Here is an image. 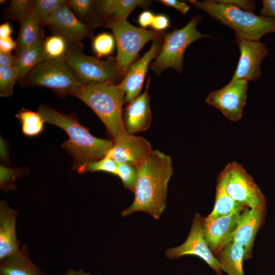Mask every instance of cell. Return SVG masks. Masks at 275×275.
I'll return each instance as SVG.
<instances>
[{
	"label": "cell",
	"instance_id": "cb8c5ba5",
	"mask_svg": "<svg viewBox=\"0 0 275 275\" xmlns=\"http://www.w3.org/2000/svg\"><path fill=\"white\" fill-rule=\"evenodd\" d=\"M17 48L35 45L43 42V25L30 12L20 22Z\"/></svg>",
	"mask_w": 275,
	"mask_h": 275
},
{
	"label": "cell",
	"instance_id": "7c38bea8",
	"mask_svg": "<svg viewBox=\"0 0 275 275\" xmlns=\"http://www.w3.org/2000/svg\"><path fill=\"white\" fill-rule=\"evenodd\" d=\"M45 26L54 35L63 37L69 45L77 46L81 48L82 40L92 36L91 26L77 18L66 3L52 13Z\"/></svg>",
	"mask_w": 275,
	"mask_h": 275
},
{
	"label": "cell",
	"instance_id": "8fae6325",
	"mask_svg": "<svg viewBox=\"0 0 275 275\" xmlns=\"http://www.w3.org/2000/svg\"><path fill=\"white\" fill-rule=\"evenodd\" d=\"M248 86L247 80H231L223 88L210 93L205 101L219 110L230 121L237 122L242 116Z\"/></svg>",
	"mask_w": 275,
	"mask_h": 275
},
{
	"label": "cell",
	"instance_id": "277c9868",
	"mask_svg": "<svg viewBox=\"0 0 275 275\" xmlns=\"http://www.w3.org/2000/svg\"><path fill=\"white\" fill-rule=\"evenodd\" d=\"M195 7L204 10L213 18L235 31L243 38L260 41L264 35L275 33V18L258 16L218 1H189Z\"/></svg>",
	"mask_w": 275,
	"mask_h": 275
},
{
	"label": "cell",
	"instance_id": "3957f363",
	"mask_svg": "<svg viewBox=\"0 0 275 275\" xmlns=\"http://www.w3.org/2000/svg\"><path fill=\"white\" fill-rule=\"evenodd\" d=\"M125 95L120 82L116 84L108 81L83 85L73 95L97 114L114 141L126 132L122 112Z\"/></svg>",
	"mask_w": 275,
	"mask_h": 275
},
{
	"label": "cell",
	"instance_id": "e0dca14e",
	"mask_svg": "<svg viewBox=\"0 0 275 275\" xmlns=\"http://www.w3.org/2000/svg\"><path fill=\"white\" fill-rule=\"evenodd\" d=\"M266 208H246L242 212L234 236L233 242L241 245L244 250V260L253 256L255 238L263 224Z\"/></svg>",
	"mask_w": 275,
	"mask_h": 275
},
{
	"label": "cell",
	"instance_id": "44dd1931",
	"mask_svg": "<svg viewBox=\"0 0 275 275\" xmlns=\"http://www.w3.org/2000/svg\"><path fill=\"white\" fill-rule=\"evenodd\" d=\"M1 275H43L31 260L27 246L1 261Z\"/></svg>",
	"mask_w": 275,
	"mask_h": 275
},
{
	"label": "cell",
	"instance_id": "e575fe53",
	"mask_svg": "<svg viewBox=\"0 0 275 275\" xmlns=\"http://www.w3.org/2000/svg\"><path fill=\"white\" fill-rule=\"evenodd\" d=\"M150 26L154 31L163 32L164 30L170 26V20L169 18L164 14H157L154 15Z\"/></svg>",
	"mask_w": 275,
	"mask_h": 275
},
{
	"label": "cell",
	"instance_id": "ffe728a7",
	"mask_svg": "<svg viewBox=\"0 0 275 275\" xmlns=\"http://www.w3.org/2000/svg\"><path fill=\"white\" fill-rule=\"evenodd\" d=\"M150 2L141 0H104L97 1V14L105 23L125 20L136 7H147Z\"/></svg>",
	"mask_w": 275,
	"mask_h": 275
},
{
	"label": "cell",
	"instance_id": "4dcf8cb0",
	"mask_svg": "<svg viewBox=\"0 0 275 275\" xmlns=\"http://www.w3.org/2000/svg\"><path fill=\"white\" fill-rule=\"evenodd\" d=\"M118 167V164L113 159L105 156L99 160L91 162L81 167L77 171L79 173L101 171L117 176Z\"/></svg>",
	"mask_w": 275,
	"mask_h": 275
},
{
	"label": "cell",
	"instance_id": "f6af8a7d",
	"mask_svg": "<svg viewBox=\"0 0 275 275\" xmlns=\"http://www.w3.org/2000/svg\"><path fill=\"white\" fill-rule=\"evenodd\" d=\"M65 275H91L89 273L84 272L82 269L75 270L69 269Z\"/></svg>",
	"mask_w": 275,
	"mask_h": 275
},
{
	"label": "cell",
	"instance_id": "603a6c76",
	"mask_svg": "<svg viewBox=\"0 0 275 275\" xmlns=\"http://www.w3.org/2000/svg\"><path fill=\"white\" fill-rule=\"evenodd\" d=\"M216 258L222 270L228 275H244V250L241 245L234 242L229 243L217 255Z\"/></svg>",
	"mask_w": 275,
	"mask_h": 275
},
{
	"label": "cell",
	"instance_id": "8992f818",
	"mask_svg": "<svg viewBox=\"0 0 275 275\" xmlns=\"http://www.w3.org/2000/svg\"><path fill=\"white\" fill-rule=\"evenodd\" d=\"M201 17L196 15L183 28L175 29L163 36L161 48L151 69L157 74H160L168 68L172 67L178 72L183 69V60L186 48L196 40L210 36L200 33L197 25Z\"/></svg>",
	"mask_w": 275,
	"mask_h": 275
},
{
	"label": "cell",
	"instance_id": "30bf717a",
	"mask_svg": "<svg viewBox=\"0 0 275 275\" xmlns=\"http://www.w3.org/2000/svg\"><path fill=\"white\" fill-rule=\"evenodd\" d=\"M202 223L203 217L197 212L185 241L179 246L168 249L165 255L170 259L186 255L197 256L204 261L217 275H222L221 266L205 239Z\"/></svg>",
	"mask_w": 275,
	"mask_h": 275
},
{
	"label": "cell",
	"instance_id": "b9f144b4",
	"mask_svg": "<svg viewBox=\"0 0 275 275\" xmlns=\"http://www.w3.org/2000/svg\"><path fill=\"white\" fill-rule=\"evenodd\" d=\"M15 62V56H13L10 53L0 51V67H14Z\"/></svg>",
	"mask_w": 275,
	"mask_h": 275
},
{
	"label": "cell",
	"instance_id": "f1b7e54d",
	"mask_svg": "<svg viewBox=\"0 0 275 275\" xmlns=\"http://www.w3.org/2000/svg\"><path fill=\"white\" fill-rule=\"evenodd\" d=\"M33 1L13 0L4 10V16L6 19L19 21L20 22L30 12Z\"/></svg>",
	"mask_w": 275,
	"mask_h": 275
},
{
	"label": "cell",
	"instance_id": "d590c367",
	"mask_svg": "<svg viewBox=\"0 0 275 275\" xmlns=\"http://www.w3.org/2000/svg\"><path fill=\"white\" fill-rule=\"evenodd\" d=\"M219 2L232 5L243 10L252 12L255 9V1L245 0H220Z\"/></svg>",
	"mask_w": 275,
	"mask_h": 275
},
{
	"label": "cell",
	"instance_id": "5bb4252c",
	"mask_svg": "<svg viewBox=\"0 0 275 275\" xmlns=\"http://www.w3.org/2000/svg\"><path fill=\"white\" fill-rule=\"evenodd\" d=\"M246 208L212 219L203 217L205 238L214 255H218L227 245L233 242L240 215Z\"/></svg>",
	"mask_w": 275,
	"mask_h": 275
},
{
	"label": "cell",
	"instance_id": "ee69618b",
	"mask_svg": "<svg viewBox=\"0 0 275 275\" xmlns=\"http://www.w3.org/2000/svg\"><path fill=\"white\" fill-rule=\"evenodd\" d=\"M6 146L5 144V143L4 141L1 139V158L4 160H6V159L8 158L7 157V153L6 152Z\"/></svg>",
	"mask_w": 275,
	"mask_h": 275
},
{
	"label": "cell",
	"instance_id": "ba28073f",
	"mask_svg": "<svg viewBox=\"0 0 275 275\" xmlns=\"http://www.w3.org/2000/svg\"><path fill=\"white\" fill-rule=\"evenodd\" d=\"M105 23L106 26L113 31L117 46L116 59L119 67L124 74L145 44L163 36V32L138 28L126 20L108 21Z\"/></svg>",
	"mask_w": 275,
	"mask_h": 275
},
{
	"label": "cell",
	"instance_id": "836d02e7",
	"mask_svg": "<svg viewBox=\"0 0 275 275\" xmlns=\"http://www.w3.org/2000/svg\"><path fill=\"white\" fill-rule=\"evenodd\" d=\"M97 1L91 0H68L66 5L81 19H89L93 10L96 7Z\"/></svg>",
	"mask_w": 275,
	"mask_h": 275
},
{
	"label": "cell",
	"instance_id": "9a60e30c",
	"mask_svg": "<svg viewBox=\"0 0 275 275\" xmlns=\"http://www.w3.org/2000/svg\"><path fill=\"white\" fill-rule=\"evenodd\" d=\"M153 151L151 144L146 139L125 132L114 141L113 148L106 156L112 158L118 164L138 167Z\"/></svg>",
	"mask_w": 275,
	"mask_h": 275
},
{
	"label": "cell",
	"instance_id": "9c48e42d",
	"mask_svg": "<svg viewBox=\"0 0 275 275\" xmlns=\"http://www.w3.org/2000/svg\"><path fill=\"white\" fill-rule=\"evenodd\" d=\"M218 176L227 193L238 203L250 208L266 207L264 195L253 177L239 163L230 162Z\"/></svg>",
	"mask_w": 275,
	"mask_h": 275
},
{
	"label": "cell",
	"instance_id": "d4e9b609",
	"mask_svg": "<svg viewBox=\"0 0 275 275\" xmlns=\"http://www.w3.org/2000/svg\"><path fill=\"white\" fill-rule=\"evenodd\" d=\"M247 207L233 200L226 190L224 182L218 176L216 185L215 202L211 212L205 218L212 219L229 214L239 209Z\"/></svg>",
	"mask_w": 275,
	"mask_h": 275
},
{
	"label": "cell",
	"instance_id": "5b68a950",
	"mask_svg": "<svg viewBox=\"0 0 275 275\" xmlns=\"http://www.w3.org/2000/svg\"><path fill=\"white\" fill-rule=\"evenodd\" d=\"M22 87L41 86L60 96L72 95L83 84L67 64L65 57L46 58L35 66L20 82Z\"/></svg>",
	"mask_w": 275,
	"mask_h": 275
},
{
	"label": "cell",
	"instance_id": "d6986e66",
	"mask_svg": "<svg viewBox=\"0 0 275 275\" xmlns=\"http://www.w3.org/2000/svg\"><path fill=\"white\" fill-rule=\"evenodd\" d=\"M17 212L5 201L0 204V260L20 249L16 234Z\"/></svg>",
	"mask_w": 275,
	"mask_h": 275
},
{
	"label": "cell",
	"instance_id": "f35d334b",
	"mask_svg": "<svg viewBox=\"0 0 275 275\" xmlns=\"http://www.w3.org/2000/svg\"><path fill=\"white\" fill-rule=\"evenodd\" d=\"M159 1L164 6L178 10L183 15L186 14L190 9L189 6L184 2L176 0H160Z\"/></svg>",
	"mask_w": 275,
	"mask_h": 275
},
{
	"label": "cell",
	"instance_id": "83f0119b",
	"mask_svg": "<svg viewBox=\"0 0 275 275\" xmlns=\"http://www.w3.org/2000/svg\"><path fill=\"white\" fill-rule=\"evenodd\" d=\"M69 44L62 37L53 35L44 39L43 49L46 58L60 59L65 57Z\"/></svg>",
	"mask_w": 275,
	"mask_h": 275
},
{
	"label": "cell",
	"instance_id": "f546056e",
	"mask_svg": "<svg viewBox=\"0 0 275 275\" xmlns=\"http://www.w3.org/2000/svg\"><path fill=\"white\" fill-rule=\"evenodd\" d=\"M115 47L114 35L102 33L97 35L92 40V48L98 58L112 54Z\"/></svg>",
	"mask_w": 275,
	"mask_h": 275
},
{
	"label": "cell",
	"instance_id": "60d3db41",
	"mask_svg": "<svg viewBox=\"0 0 275 275\" xmlns=\"http://www.w3.org/2000/svg\"><path fill=\"white\" fill-rule=\"evenodd\" d=\"M17 46V42L11 37L0 39V51L11 53Z\"/></svg>",
	"mask_w": 275,
	"mask_h": 275
},
{
	"label": "cell",
	"instance_id": "484cf974",
	"mask_svg": "<svg viewBox=\"0 0 275 275\" xmlns=\"http://www.w3.org/2000/svg\"><path fill=\"white\" fill-rule=\"evenodd\" d=\"M19 120L23 133L28 136H34L42 132L45 122L38 112L22 108L16 115Z\"/></svg>",
	"mask_w": 275,
	"mask_h": 275
},
{
	"label": "cell",
	"instance_id": "6da1fadb",
	"mask_svg": "<svg viewBox=\"0 0 275 275\" xmlns=\"http://www.w3.org/2000/svg\"><path fill=\"white\" fill-rule=\"evenodd\" d=\"M136 168L134 200L121 215L142 211L158 219L166 207L168 184L173 173L172 159L158 150H153Z\"/></svg>",
	"mask_w": 275,
	"mask_h": 275
},
{
	"label": "cell",
	"instance_id": "4fadbf2b",
	"mask_svg": "<svg viewBox=\"0 0 275 275\" xmlns=\"http://www.w3.org/2000/svg\"><path fill=\"white\" fill-rule=\"evenodd\" d=\"M240 57L231 80H255L261 74L260 65L268 50L260 41L246 39L235 35Z\"/></svg>",
	"mask_w": 275,
	"mask_h": 275
},
{
	"label": "cell",
	"instance_id": "d6a6232c",
	"mask_svg": "<svg viewBox=\"0 0 275 275\" xmlns=\"http://www.w3.org/2000/svg\"><path fill=\"white\" fill-rule=\"evenodd\" d=\"M117 176L125 188L134 192L138 178L136 167L127 164H118Z\"/></svg>",
	"mask_w": 275,
	"mask_h": 275
},
{
	"label": "cell",
	"instance_id": "52a82bcc",
	"mask_svg": "<svg viewBox=\"0 0 275 275\" xmlns=\"http://www.w3.org/2000/svg\"><path fill=\"white\" fill-rule=\"evenodd\" d=\"M65 60L83 85L92 82L121 81L125 74L119 67L116 58L106 60L87 56L78 46L69 45Z\"/></svg>",
	"mask_w": 275,
	"mask_h": 275
},
{
	"label": "cell",
	"instance_id": "7402d4cb",
	"mask_svg": "<svg viewBox=\"0 0 275 275\" xmlns=\"http://www.w3.org/2000/svg\"><path fill=\"white\" fill-rule=\"evenodd\" d=\"M43 43L16 48V62L14 67L19 83L35 66L46 59L43 49Z\"/></svg>",
	"mask_w": 275,
	"mask_h": 275
},
{
	"label": "cell",
	"instance_id": "2e32d148",
	"mask_svg": "<svg viewBox=\"0 0 275 275\" xmlns=\"http://www.w3.org/2000/svg\"><path fill=\"white\" fill-rule=\"evenodd\" d=\"M161 38L153 41L150 49L139 60L132 63L120 81L125 91V102L130 103L140 94L148 66L158 54L161 45Z\"/></svg>",
	"mask_w": 275,
	"mask_h": 275
},
{
	"label": "cell",
	"instance_id": "ab89813d",
	"mask_svg": "<svg viewBox=\"0 0 275 275\" xmlns=\"http://www.w3.org/2000/svg\"><path fill=\"white\" fill-rule=\"evenodd\" d=\"M154 14L150 11L146 10L142 12L138 17V22L143 29L151 25L153 21Z\"/></svg>",
	"mask_w": 275,
	"mask_h": 275
},
{
	"label": "cell",
	"instance_id": "7bdbcfd3",
	"mask_svg": "<svg viewBox=\"0 0 275 275\" xmlns=\"http://www.w3.org/2000/svg\"><path fill=\"white\" fill-rule=\"evenodd\" d=\"M12 29L9 22H6L0 25V39L11 37Z\"/></svg>",
	"mask_w": 275,
	"mask_h": 275
},
{
	"label": "cell",
	"instance_id": "8d00e7d4",
	"mask_svg": "<svg viewBox=\"0 0 275 275\" xmlns=\"http://www.w3.org/2000/svg\"><path fill=\"white\" fill-rule=\"evenodd\" d=\"M17 174L15 171L4 166H1V187L5 186L7 184L10 185L16 177Z\"/></svg>",
	"mask_w": 275,
	"mask_h": 275
},
{
	"label": "cell",
	"instance_id": "7a4b0ae2",
	"mask_svg": "<svg viewBox=\"0 0 275 275\" xmlns=\"http://www.w3.org/2000/svg\"><path fill=\"white\" fill-rule=\"evenodd\" d=\"M38 112L45 122L60 127L68 134L69 139L62 147L73 157L75 170L105 157L113 147L114 141L93 136L72 114H62L44 104L39 105Z\"/></svg>",
	"mask_w": 275,
	"mask_h": 275
},
{
	"label": "cell",
	"instance_id": "4316f807",
	"mask_svg": "<svg viewBox=\"0 0 275 275\" xmlns=\"http://www.w3.org/2000/svg\"><path fill=\"white\" fill-rule=\"evenodd\" d=\"M65 4L66 1L64 0L33 1L30 12L43 26H45L52 13Z\"/></svg>",
	"mask_w": 275,
	"mask_h": 275
},
{
	"label": "cell",
	"instance_id": "ac0fdd59",
	"mask_svg": "<svg viewBox=\"0 0 275 275\" xmlns=\"http://www.w3.org/2000/svg\"><path fill=\"white\" fill-rule=\"evenodd\" d=\"M150 77L147 79L146 89L129 103L123 115L124 129L128 133L134 134L148 129L152 120L148 88Z\"/></svg>",
	"mask_w": 275,
	"mask_h": 275
},
{
	"label": "cell",
	"instance_id": "74e56055",
	"mask_svg": "<svg viewBox=\"0 0 275 275\" xmlns=\"http://www.w3.org/2000/svg\"><path fill=\"white\" fill-rule=\"evenodd\" d=\"M262 4L260 15L275 18V0H263Z\"/></svg>",
	"mask_w": 275,
	"mask_h": 275
},
{
	"label": "cell",
	"instance_id": "1f68e13d",
	"mask_svg": "<svg viewBox=\"0 0 275 275\" xmlns=\"http://www.w3.org/2000/svg\"><path fill=\"white\" fill-rule=\"evenodd\" d=\"M18 81L17 74L14 67H0V95L11 96L15 83Z\"/></svg>",
	"mask_w": 275,
	"mask_h": 275
}]
</instances>
